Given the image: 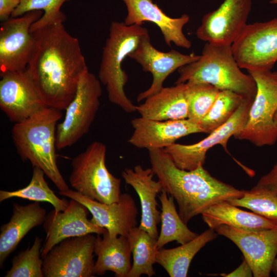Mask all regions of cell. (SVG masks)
Returning <instances> with one entry per match:
<instances>
[{
  "mask_svg": "<svg viewBox=\"0 0 277 277\" xmlns=\"http://www.w3.org/2000/svg\"><path fill=\"white\" fill-rule=\"evenodd\" d=\"M31 32L34 46L27 69L45 105L65 110L89 70L79 41L62 23Z\"/></svg>",
  "mask_w": 277,
  "mask_h": 277,
  "instance_id": "cell-1",
  "label": "cell"
},
{
  "mask_svg": "<svg viewBox=\"0 0 277 277\" xmlns=\"http://www.w3.org/2000/svg\"><path fill=\"white\" fill-rule=\"evenodd\" d=\"M148 151L154 175L163 189L176 201L179 214L186 224L212 205L240 198L244 194L243 190L212 176L202 165L192 170L181 169L163 149Z\"/></svg>",
  "mask_w": 277,
  "mask_h": 277,
  "instance_id": "cell-2",
  "label": "cell"
},
{
  "mask_svg": "<svg viewBox=\"0 0 277 277\" xmlns=\"http://www.w3.org/2000/svg\"><path fill=\"white\" fill-rule=\"evenodd\" d=\"M60 110L45 107L29 118L15 123L12 137L23 161L42 169L59 191L69 189L58 169L56 154V130L62 118Z\"/></svg>",
  "mask_w": 277,
  "mask_h": 277,
  "instance_id": "cell-3",
  "label": "cell"
},
{
  "mask_svg": "<svg viewBox=\"0 0 277 277\" xmlns=\"http://www.w3.org/2000/svg\"><path fill=\"white\" fill-rule=\"evenodd\" d=\"M177 71L179 76L175 84L207 83L220 90H230L252 100L256 93L254 80L241 71L231 45L207 43L197 60Z\"/></svg>",
  "mask_w": 277,
  "mask_h": 277,
  "instance_id": "cell-4",
  "label": "cell"
},
{
  "mask_svg": "<svg viewBox=\"0 0 277 277\" xmlns=\"http://www.w3.org/2000/svg\"><path fill=\"white\" fill-rule=\"evenodd\" d=\"M148 33L143 25H127L124 22L114 21L110 24L103 47L98 79L106 86L109 101L127 113L136 111V106L125 93L128 75L122 69V64Z\"/></svg>",
  "mask_w": 277,
  "mask_h": 277,
  "instance_id": "cell-5",
  "label": "cell"
},
{
  "mask_svg": "<svg viewBox=\"0 0 277 277\" xmlns=\"http://www.w3.org/2000/svg\"><path fill=\"white\" fill-rule=\"evenodd\" d=\"M106 152V146L102 142L89 144L72 159L69 181L75 191L86 198L109 204L120 200L121 180L107 169Z\"/></svg>",
  "mask_w": 277,
  "mask_h": 277,
  "instance_id": "cell-6",
  "label": "cell"
},
{
  "mask_svg": "<svg viewBox=\"0 0 277 277\" xmlns=\"http://www.w3.org/2000/svg\"><path fill=\"white\" fill-rule=\"evenodd\" d=\"M257 87L244 128L234 137L257 147L271 146L277 141L274 115L277 110V74L271 71H248Z\"/></svg>",
  "mask_w": 277,
  "mask_h": 277,
  "instance_id": "cell-7",
  "label": "cell"
},
{
  "mask_svg": "<svg viewBox=\"0 0 277 277\" xmlns=\"http://www.w3.org/2000/svg\"><path fill=\"white\" fill-rule=\"evenodd\" d=\"M101 83L89 70L82 74L76 94L65 109L64 119L57 125V149L73 145L89 131L100 105Z\"/></svg>",
  "mask_w": 277,
  "mask_h": 277,
  "instance_id": "cell-8",
  "label": "cell"
},
{
  "mask_svg": "<svg viewBox=\"0 0 277 277\" xmlns=\"http://www.w3.org/2000/svg\"><path fill=\"white\" fill-rule=\"evenodd\" d=\"M231 48L241 68L271 71L277 61V17L247 24Z\"/></svg>",
  "mask_w": 277,
  "mask_h": 277,
  "instance_id": "cell-9",
  "label": "cell"
},
{
  "mask_svg": "<svg viewBox=\"0 0 277 277\" xmlns=\"http://www.w3.org/2000/svg\"><path fill=\"white\" fill-rule=\"evenodd\" d=\"M96 237L92 234L67 238L43 259L44 277H93Z\"/></svg>",
  "mask_w": 277,
  "mask_h": 277,
  "instance_id": "cell-10",
  "label": "cell"
},
{
  "mask_svg": "<svg viewBox=\"0 0 277 277\" xmlns=\"http://www.w3.org/2000/svg\"><path fill=\"white\" fill-rule=\"evenodd\" d=\"M33 10L2 22L0 28V75L25 70L34 46L32 25L43 15Z\"/></svg>",
  "mask_w": 277,
  "mask_h": 277,
  "instance_id": "cell-11",
  "label": "cell"
},
{
  "mask_svg": "<svg viewBox=\"0 0 277 277\" xmlns=\"http://www.w3.org/2000/svg\"><path fill=\"white\" fill-rule=\"evenodd\" d=\"M253 100L245 98L236 112L222 126L210 133L202 141L191 145L174 143L164 149L178 168L192 170L203 166L207 151L216 145H221L227 151L229 138L241 131L245 125Z\"/></svg>",
  "mask_w": 277,
  "mask_h": 277,
  "instance_id": "cell-12",
  "label": "cell"
},
{
  "mask_svg": "<svg viewBox=\"0 0 277 277\" xmlns=\"http://www.w3.org/2000/svg\"><path fill=\"white\" fill-rule=\"evenodd\" d=\"M216 232L234 243L250 265L254 277H269L277 255V227L246 231L226 225L214 228Z\"/></svg>",
  "mask_w": 277,
  "mask_h": 277,
  "instance_id": "cell-13",
  "label": "cell"
},
{
  "mask_svg": "<svg viewBox=\"0 0 277 277\" xmlns=\"http://www.w3.org/2000/svg\"><path fill=\"white\" fill-rule=\"evenodd\" d=\"M252 0H225L203 16L197 37L207 43L231 45L247 25Z\"/></svg>",
  "mask_w": 277,
  "mask_h": 277,
  "instance_id": "cell-14",
  "label": "cell"
},
{
  "mask_svg": "<svg viewBox=\"0 0 277 277\" xmlns=\"http://www.w3.org/2000/svg\"><path fill=\"white\" fill-rule=\"evenodd\" d=\"M1 76L0 107L11 122L23 121L47 107L27 69Z\"/></svg>",
  "mask_w": 277,
  "mask_h": 277,
  "instance_id": "cell-15",
  "label": "cell"
},
{
  "mask_svg": "<svg viewBox=\"0 0 277 277\" xmlns=\"http://www.w3.org/2000/svg\"><path fill=\"white\" fill-rule=\"evenodd\" d=\"M200 55L192 53L184 54L172 49L168 52L157 50L151 44L149 33L141 39L137 47L128 56L139 64L145 72L152 75L150 87L137 95V102L158 92L167 77L175 70L197 60Z\"/></svg>",
  "mask_w": 277,
  "mask_h": 277,
  "instance_id": "cell-16",
  "label": "cell"
},
{
  "mask_svg": "<svg viewBox=\"0 0 277 277\" xmlns=\"http://www.w3.org/2000/svg\"><path fill=\"white\" fill-rule=\"evenodd\" d=\"M58 193L85 206L92 215L91 221L105 228L110 236H127L130 230L137 226L138 209L134 200L127 193H121L118 202L109 204L90 200L70 189Z\"/></svg>",
  "mask_w": 277,
  "mask_h": 277,
  "instance_id": "cell-17",
  "label": "cell"
},
{
  "mask_svg": "<svg viewBox=\"0 0 277 277\" xmlns=\"http://www.w3.org/2000/svg\"><path fill=\"white\" fill-rule=\"evenodd\" d=\"M88 211L82 203L71 199L64 211L56 212L53 209L47 214L43 224L46 238L42 248L43 259L55 245L65 239L93 233L102 235L107 232L88 220Z\"/></svg>",
  "mask_w": 277,
  "mask_h": 277,
  "instance_id": "cell-18",
  "label": "cell"
},
{
  "mask_svg": "<svg viewBox=\"0 0 277 277\" xmlns=\"http://www.w3.org/2000/svg\"><path fill=\"white\" fill-rule=\"evenodd\" d=\"M131 124L133 132L128 142L148 150L162 149L183 136L203 132L200 124L188 119L161 121L141 116L132 119Z\"/></svg>",
  "mask_w": 277,
  "mask_h": 277,
  "instance_id": "cell-19",
  "label": "cell"
},
{
  "mask_svg": "<svg viewBox=\"0 0 277 277\" xmlns=\"http://www.w3.org/2000/svg\"><path fill=\"white\" fill-rule=\"evenodd\" d=\"M126 4L128 13L124 23L127 25H143L145 22L155 24L160 29L166 44L189 49L191 42L183 33V28L189 21L186 14L178 18L166 14L152 0H122Z\"/></svg>",
  "mask_w": 277,
  "mask_h": 277,
  "instance_id": "cell-20",
  "label": "cell"
},
{
  "mask_svg": "<svg viewBox=\"0 0 277 277\" xmlns=\"http://www.w3.org/2000/svg\"><path fill=\"white\" fill-rule=\"evenodd\" d=\"M151 168L144 169L141 165L133 169L126 168L122 172L125 183L130 185L138 194L141 206V219L138 226L157 239V226L161 222V212L157 209L156 197L163 189L161 182L153 179Z\"/></svg>",
  "mask_w": 277,
  "mask_h": 277,
  "instance_id": "cell-21",
  "label": "cell"
},
{
  "mask_svg": "<svg viewBox=\"0 0 277 277\" xmlns=\"http://www.w3.org/2000/svg\"><path fill=\"white\" fill-rule=\"evenodd\" d=\"M46 210L37 202L26 205H13V213L9 221L2 225L0 233V267L16 248L27 233L35 227L44 224Z\"/></svg>",
  "mask_w": 277,
  "mask_h": 277,
  "instance_id": "cell-22",
  "label": "cell"
},
{
  "mask_svg": "<svg viewBox=\"0 0 277 277\" xmlns=\"http://www.w3.org/2000/svg\"><path fill=\"white\" fill-rule=\"evenodd\" d=\"M163 87L158 92L136 106L141 117L155 121L187 119L188 102L186 83Z\"/></svg>",
  "mask_w": 277,
  "mask_h": 277,
  "instance_id": "cell-23",
  "label": "cell"
},
{
  "mask_svg": "<svg viewBox=\"0 0 277 277\" xmlns=\"http://www.w3.org/2000/svg\"><path fill=\"white\" fill-rule=\"evenodd\" d=\"M96 237L94 252L97 256L93 269L94 275L102 276L107 271L116 277H127L131 268L132 254L127 236H110L108 231Z\"/></svg>",
  "mask_w": 277,
  "mask_h": 277,
  "instance_id": "cell-24",
  "label": "cell"
},
{
  "mask_svg": "<svg viewBox=\"0 0 277 277\" xmlns=\"http://www.w3.org/2000/svg\"><path fill=\"white\" fill-rule=\"evenodd\" d=\"M202 216L209 228L214 229L222 225L246 231L277 227V225L271 221L254 212L242 210L227 201L212 205L202 214Z\"/></svg>",
  "mask_w": 277,
  "mask_h": 277,
  "instance_id": "cell-25",
  "label": "cell"
},
{
  "mask_svg": "<svg viewBox=\"0 0 277 277\" xmlns=\"http://www.w3.org/2000/svg\"><path fill=\"white\" fill-rule=\"evenodd\" d=\"M217 235L214 229L209 228L192 240L179 247L159 249L156 254V263L170 277H186L194 256L207 243L216 239Z\"/></svg>",
  "mask_w": 277,
  "mask_h": 277,
  "instance_id": "cell-26",
  "label": "cell"
},
{
  "mask_svg": "<svg viewBox=\"0 0 277 277\" xmlns=\"http://www.w3.org/2000/svg\"><path fill=\"white\" fill-rule=\"evenodd\" d=\"M161 203L160 233L157 239L158 249L167 244L176 241L182 245L185 244L199 235L191 231L182 219L176 209L174 198L168 197V193L162 189L159 196Z\"/></svg>",
  "mask_w": 277,
  "mask_h": 277,
  "instance_id": "cell-27",
  "label": "cell"
},
{
  "mask_svg": "<svg viewBox=\"0 0 277 277\" xmlns=\"http://www.w3.org/2000/svg\"><path fill=\"white\" fill-rule=\"evenodd\" d=\"M133 262L127 277H151L155 274L153 265L157 250V240L138 227L133 228L128 235Z\"/></svg>",
  "mask_w": 277,
  "mask_h": 277,
  "instance_id": "cell-28",
  "label": "cell"
},
{
  "mask_svg": "<svg viewBox=\"0 0 277 277\" xmlns=\"http://www.w3.org/2000/svg\"><path fill=\"white\" fill-rule=\"evenodd\" d=\"M44 171L34 167L32 178L29 184L24 188L9 191H0V202L12 197H19L37 202H48L51 204L56 211H64L69 201L60 199L50 189L45 179Z\"/></svg>",
  "mask_w": 277,
  "mask_h": 277,
  "instance_id": "cell-29",
  "label": "cell"
},
{
  "mask_svg": "<svg viewBox=\"0 0 277 277\" xmlns=\"http://www.w3.org/2000/svg\"><path fill=\"white\" fill-rule=\"evenodd\" d=\"M245 98L230 90H220L212 107L199 123L203 132L209 134L224 124Z\"/></svg>",
  "mask_w": 277,
  "mask_h": 277,
  "instance_id": "cell-30",
  "label": "cell"
},
{
  "mask_svg": "<svg viewBox=\"0 0 277 277\" xmlns=\"http://www.w3.org/2000/svg\"><path fill=\"white\" fill-rule=\"evenodd\" d=\"M229 202L249 209L277 225V195L267 187L256 184L249 190H244L242 197Z\"/></svg>",
  "mask_w": 277,
  "mask_h": 277,
  "instance_id": "cell-31",
  "label": "cell"
},
{
  "mask_svg": "<svg viewBox=\"0 0 277 277\" xmlns=\"http://www.w3.org/2000/svg\"><path fill=\"white\" fill-rule=\"evenodd\" d=\"M69 0H21V3L13 11L11 17L21 16L27 12L33 10L44 11L41 17L34 23L30 28L33 32L52 24L62 23L67 16L61 11L62 5Z\"/></svg>",
  "mask_w": 277,
  "mask_h": 277,
  "instance_id": "cell-32",
  "label": "cell"
},
{
  "mask_svg": "<svg viewBox=\"0 0 277 277\" xmlns=\"http://www.w3.org/2000/svg\"><path fill=\"white\" fill-rule=\"evenodd\" d=\"M190 121L200 123L209 112L220 91L207 83H185Z\"/></svg>",
  "mask_w": 277,
  "mask_h": 277,
  "instance_id": "cell-33",
  "label": "cell"
},
{
  "mask_svg": "<svg viewBox=\"0 0 277 277\" xmlns=\"http://www.w3.org/2000/svg\"><path fill=\"white\" fill-rule=\"evenodd\" d=\"M42 239L36 236L31 247L14 256L5 277H44L41 257Z\"/></svg>",
  "mask_w": 277,
  "mask_h": 277,
  "instance_id": "cell-34",
  "label": "cell"
},
{
  "mask_svg": "<svg viewBox=\"0 0 277 277\" xmlns=\"http://www.w3.org/2000/svg\"><path fill=\"white\" fill-rule=\"evenodd\" d=\"M257 185L267 187L277 195V163L267 174L260 178Z\"/></svg>",
  "mask_w": 277,
  "mask_h": 277,
  "instance_id": "cell-35",
  "label": "cell"
},
{
  "mask_svg": "<svg viewBox=\"0 0 277 277\" xmlns=\"http://www.w3.org/2000/svg\"><path fill=\"white\" fill-rule=\"evenodd\" d=\"M21 0H0V20L2 22L10 19Z\"/></svg>",
  "mask_w": 277,
  "mask_h": 277,
  "instance_id": "cell-36",
  "label": "cell"
},
{
  "mask_svg": "<svg viewBox=\"0 0 277 277\" xmlns=\"http://www.w3.org/2000/svg\"><path fill=\"white\" fill-rule=\"evenodd\" d=\"M220 275L224 277H251L253 272L249 264L244 259L241 265L235 270L229 273H221Z\"/></svg>",
  "mask_w": 277,
  "mask_h": 277,
  "instance_id": "cell-37",
  "label": "cell"
},
{
  "mask_svg": "<svg viewBox=\"0 0 277 277\" xmlns=\"http://www.w3.org/2000/svg\"><path fill=\"white\" fill-rule=\"evenodd\" d=\"M272 271L277 277V258L275 259L272 268Z\"/></svg>",
  "mask_w": 277,
  "mask_h": 277,
  "instance_id": "cell-38",
  "label": "cell"
},
{
  "mask_svg": "<svg viewBox=\"0 0 277 277\" xmlns=\"http://www.w3.org/2000/svg\"><path fill=\"white\" fill-rule=\"evenodd\" d=\"M274 121L276 125V126L277 127V110L274 114Z\"/></svg>",
  "mask_w": 277,
  "mask_h": 277,
  "instance_id": "cell-39",
  "label": "cell"
},
{
  "mask_svg": "<svg viewBox=\"0 0 277 277\" xmlns=\"http://www.w3.org/2000/svg\"><path fill=\"white\" fill-rule=\"evenodd\" d=\"M271 4H277V0H272L270 1Z\"/></svg>",
  "mask_w": 277,
  "mask_h": 277,
  "instance_id": "cell-40",
  "label": "cell"
},
{
  "mask_svg": "<svg viewBox=\"0 0 277 277\" xmlns=\"http://www.w3.org/2000/svg\"><path fill=\"white\" fill-rule=\"evenodd\" d=\"M276 74H277V71H275Z\"/></svg>",
  "mask_w": 277,
  "mask_h": 277,
  "instance_id": "cell-41",
  "label": "cell"
}]
</instances>
